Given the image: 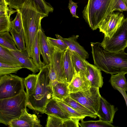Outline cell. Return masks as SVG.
I'll use <instances>...</instances> for the list:
<instances>
[{
    "instance_id": "cell-1",
    "label": "cell",
    "mask_w": 127,
    "mask_h": 127,
    "mask_svg": "<svg viewBox=\"0 0 127 127\" xmlns=\"http://www.w3.org/2000/svg\"><path fill=\"white\" fill-rule=\"evenodd\" d=\"M95 65L107 74L127 73V53L124 50L114 52L100 47V43L91 42Z\"/></svg>"
},
{
    "instance_id": "cell-2",
    "label": "cell",
    "mask_w": 127,
    "mask_h": 127,
    "mask_svg": "<svg viewBox=\"0 0 127 127\" xmlns=\"http://www.w3.org/2000/svg\"><path fill=\"white\" fill-rule=\"evenodd\" d=\"M19 10L21 15L26 50L32 58L33 46L36 36L45 16L38 12L32 0H27Z\"/></svg>"
},
{
    "instance_id": "cell-3",
    "label": "cell",
    "mask_w": 127,
    "mask_h": 127,
    "mask_svg": "<svg viewBox=\"0 0 127 127\" xmlns=\"http://www.w3.org/2000/svg\"><path fill=\"white\" fill-rule=\"evenodd\" d=\"M49 72V64H46L38 74L37 82L33 93L28 96L27 106L42 113H44L48 102L54 98Z\"/></svg>"
},
{
    "instance_id": "cell-4",
    "label": "cell",
    "mask_w": 127,
    "mask_h": 127,
    "mask_svg": "<svg viewBox=\"0 0 127 127\" xmlns=\"http://www.w3.org/2000/svg\"><path fill=\"white\" fill-rule=\"evenodd\" d=\"M117 0H88L83 13L86 22L92 30L98 28L102 21L112 13Z\"/></svg>"
},
{
    "instance_id": "cell-5",
    "label": "cell",
    "mask_w": 127,
    "mask_h": 127,
    "mask_svg": "<svg viewBox=\"0 0 127 127\" xmlns=\"http://www.w3.org/2000/svg\"><path fill=\"white\" fill-rule=\"evenodd\" d=\"M28 95L24 90L15 96L0 99V123L8 125L19 118L26 110Z\"/></svg>"
},
{
    "instance_id": "cell-6",
    "label": "cell",
    "mask_w": 127,
    "mask_h": 127,
    "mask_svg": "<svg viewBox=\"0 0 127 127\" xmlns=\"http://www.w3.org/2000/svg\"><path fill=\"white\" fill-rule=\"evenodd\" d=\"M100 46L107 51L118 52L127 47V17L110 38L104 37Z\"/></svg>"
},
{
    "instance_id": "cell-7",
    "label": "cell",
    "mask_w": 127,
    "mask_h": 127,
    "mask_svg": "<svg viewBox=\"0 0 127 127\" xmlns=\"http://www.w3.org/2000/svg\"><path fill=\"white\" fill-rule=\"evenodd\" d=\"M24 79L10 74L0 76V99L16 96L24 90Z\"/></svg>"
},
{
    "instance_id": "cell-8",
    "label": "cell",
    "mask_w": 127,
    "mask_h": 127,
    "mask_svg": "<svg viewBox=\"0 0 127 127\" xmlns=\"http://www.w3.org/2000/svg\"><path fill=\"white\" fill-rule=\"evenodd\" d=\"M99 89L91 87L84 91L70 93L69 96L97 115L101 97Z\"/></svg>"
},
{
    "instance_id": "cell-9",
    "label": "cell",
    "mask_w": 127,
    "mask_h": 127,
    "mask_svg": "<svg viewBox=\"0 0 127 127\" xmlns=\"http://www.w3.org/2000/svg\"><path fill=\"white\" fill-rule=\"evenodd\" d=\"M64 52L54 49L49 64V76L52 84L57 82H66L63 64Z\"/></svg>"
},
{
    "instance_id": "cell-10",
    "label": "cell",
    "mask_w": 127,
    "mask_h": 127,
    "mask_svg": "<svg viewBox=\"0 0 127 127\" xmlns=\"http://www.w3.org/2000/svg\"><path fill=\"white\" fill-rule=\"evenodd\" d=\"M125 19L122 13L113 12L101 22L98 28L99 31L104 34L105 37L110 38L120 27Z\"/></svg>"
},
{
    "instance_id": "cell-11",
    "label": "cell",
    "mask_w": 127,
    "mask_h": 127,
    "mask_svg": "<svg viewBox=\"0 0 127 127\" xmlns=\"http://www.w3.org/2000/svg\"><path fill=\"white\" fill-rule=\"evenodd\" d=\"M9 6L17 10L21 8L27 0H6ZM34 2L37 11L45 17H48L49 13L53 12L54 8L50 4L45 0H32Z\"/></svg>"
},
{
    "instance_id": "cell-12",
    "label": "cell",
    "mask_w": 127,
    "mask_h": 127,
    "mask_svg": "<svg viewBox=\"0 0 127 127\" xmlns=\"http://www.w3.org/2000/svg\"><path fill=\"white\" fill-rule=\"evenodd\" d=\"M8 126L10 127H41L40 120L35 114L29 113L27 110L18 118L12 121Z\"/></svg>"
},
{
    "instance_id": "cell-13",
    "label": "cell",
    "mask_w": 127,
    "mask_h": 127,
    "mask_svg": "<svg viewBox=\"0 0 127 127\" xmlns=\"http://www.w3.org/2000/svg\"><path fill=\"white\" fill-rule=\"evenodd\" d=\"M118 110L101 96L97 114L100 120L113 123L115 114Z\"/></svg>"
},
{
    "instance_id": "cell-14",
    "label": "cell",
    "mask_w": 127,
    "mask_h": 127,
    "mask_svg": "<svg viewBox=\"0 0 127 127\" xmlns=\"http://www.w3.org/2000/svg\"><path fill=\"white\" fill-rule=\"evenodd\" d=\"M90 83L85 74L76 73L68 85L70 93L83 92L91 87Z\"/></svg>"
},
{
    "instance_id": "cell-15",
    "label": "cell",
    "mask_w": 127,
    "mask_h": 127,
    "mask_svg": "<svg viewBox=\"0 0 127 127\" xmlns=\"http://www.w3.org/2000/svg\"><path fill=\"white\" fill-rule=\"evenodd\" d=\"M84 62L87 68L85 74L89 80L91 87L101 88L103 84V77L101 70L95 65L90 64L86 60Z\"/></svg>"
},
{
    "instance_id": "cell-16",
    "label": "cell",
    "mask_w": 127,
    "mask_h": 127,
    "mask_svg": "<svg viewBox=\"0 0 127 127\" xmlns=\"http://www.w3.org/2000/svg\"><path fill=\"white\" fill-rule=\"evenodd\" d=\"M46 127H79V121L77 118H70L64 119L58 116L48 114Z\"/></svg>"
},
{
    "instance_id": "cell-17",
    "label": "cell",
    "mask_w": 127,
    "mask_h": 127,
    "mask_svg": "<svg viewBox=\"0 0 127 127\" xmlns=\"http://www.w3.org/2000/svg\"><path fill=\"white\" fill-rule=\"evenodd\" d=\"M38 35L39 45L43 62L45 64H48L50 62L54 49L50 46L42 27L39 30Z\"/></svg>"
},
{
    "instance_id": "cell-18",
    "label": "cell",
    "mask_w": 127,
    "mask_h": 127,
    "mask_svg": "<svg viewBox=\"0 0 127 127\" xmlns=\"http://www.w3.org/2000/svg\"><path fill=\"white\" fill-rule=\"evenodd\" d=\"M8 49L21 64L23 68L29 69L34 73L39 71L34 63L32 59L29 57L26 50L21 51L18 50H14Z\"/></svg>"
},
{
    "instance_id": "cell-19",
    "label": "cell",
    "mask_w": 127,
    "mask_h": 127,
    "mask_svg": "<svg viewBox=\"0 0 127 127\" xmlns=\"http://www.w3.org/2000/svg\"><path fill=\"white\" fill-rule=\"evenodd\" d=\"M57 39L63 40L67 46L68 49L72 52L77 53L85 60L89 58V54L84 48L77 42L78 35H73L68 38H64L60 35L56 34Z\"/></svg>"
},
{
    "instance_id": "cell-20",
    "label": "cell",
    "mask_w": 127,
    "mask_h": 127,
    "mask_svg": "<svg viewBox=\"0 0 127 127\" xmlns=\"http://www.w3.org/2000/svg\"><path fill=\"white\" fill-rule=\"evenodd\" d=\"M72 51L68 48L64 52L63 64L65 77L66 82L69 84L76 72L71 59Z\"/></svg>"
},
{
    "instance_id": "cell-21",
    "label": "cell",
    "mask_w": 127,
    "mask_h": 127,
    "mask_svg": "<svg viewBox=\"0 0 127 127\" xmlns=\"http://www.w3.org/2000/svg\"><path fill=\"white\" fill-rule=\"evenodd\" d=\"M69 84L66 82H57L52 84L53 98L63 100L69 96Z\"/></svg>"
},
{
    "instance_id": "cell-22",
    "label": "cell",
    "mask_w": 127,
    "mask_h": 127,
    "mask_svg": "<svg viewBox=\"0 0 127 127\" xmlns=\"http://www.w3.org/2000/svg\"><path fill=\"white\" fill-rule=\"evenodd\" d=\"M44 113L47 115H53L64 119L70 118L64 112L54 98L48 102L45 109Z\"/></svg>"
},
{
    "instance_id": "cell-23",
    "label": "cell",
    "mask_w": 127,
    "mask_h": 127,
    "mask_svg": "<svg viewBox=\"0 0 127 127\" xmlns=\"http://www.w3.org/2000/svg\"><path fill=\"white\" fill-rule=\"evenodd\" d=\"M63 100L66 104L71 107L83 115L96 118L97 117L95 114L78 102L71 98L69 96Z\"/></svg>"
},
{
    "instance_id": "cell-24",
    "label": "cell",
    "mask_w": 127,
    "mask_h": 127,
    "mask_svg": "<svg viewBox=\"0 0 127 127\" xmlns=\"http://www.w3.org/2000/svg\"><path fill=\"white\" fill-rule=\"evenodd\" d=\"M125 74L123 73L111 74L109 82L114 89L120 88L126 92L127 91V82Z\"/></svg>"
},
{
    "instance_id": "cell-25",
    "label": "cell",
    "mask_w": 127,
    "mask_h": 127,
    "mask_svg": "<svg viewBox=\"0 0 127 127\" xmlns=\"http://www.w3.org/2000/svg\"><path fill=\"white\" fill-rule=\"evenodd\" d=\"M0 62L12 65H21L22 66L21 64L10 52L8 50L0 45Z\"/></svg>"
},
{
    "instance_id": "cell-26",
    "label": "cell",
    "mask_w": 127,
    "mask_h": 127,
    "mask_svg": "<svg viewBox=\"0 0 127 127\" xmlns=\"http://www.w3.org/2000/svg\"><path fill=\"white\" fill-rule=\"evenodd\" d=\"M16 12V10H13L9 6L5 13L0 15V32H9L11 28L10 16Z\"/></svg>"
},
{
    "instance_id": "cell-27",
    "label": "cell",
    "mask_w": 127,
    "mask_h": 127,
    "mask_svg": "<svg viewBox=\"0 0 127 127\" xmlns=\"http://www.w3.org/2000/svg\"><path fill=\"white\" fill-rule=\"evenodd\" d=\"M41 55L39 45L38 33L36 35L33 46L32 58L35 65L40 70L45 64L41 61Z\"/></svg>"
},
{
    "instance_id": "cell-28",
    "label": "cell",
    "mask_w": 127,
    "mask_h": 127,
    "mask_svg": "<svg viewBox=\"0 0 127 127\" xmlns=\"http://www.w3.org/2000/svg\"><path fill=\"white\" fill-rule=\"evenodd\" d=\"M9 32L18 50L21 51L26 50L23 29L18 33L11 28Z\"/></svg>"
},
{
    "instance_id": "cell-29",
    "label": "cell",
    "mask_w": 127,
    "mask_h": 127,
    "mask_svg": "<svg viewBox=\"0 0 127 127\" xmlns=\"http://www.w3.org/2000/svg\"><path fill=\"white\" fill-rule=\"evenodd\" d=\"M55 98L62 110L69 117L78 119L81 120L86 117L67 104L63 100Z\"/></svg>"
},
{
    "instance_id": "cell-30",
    "label": "cell",
    "mask_w": 127,
    "mask_h": 127,
    "mask_svg": "<svg viewBox=\"0 0 127 127\" xmlns=\"http://www.w3.org/2000/svg\"><path fill=\"white\" fill-rule=\"evenodd\" d=\"M71 59L76 73L82 72L85 74L87 72V68L84 60L76 53L72 52Z\"/></svg>"
},
{
    "instance_id": "cell-31",
    "label": "cell",
    "mask_w": 127,
    "mask_h": 127,
    "mask_svg": "<svg viewBox=\"0 0 127 127\" xmlns=\"http://www.w3.org/2000/svg\"><path fill=\"white\" fill-rule=\"evenodd\" d=\"M0 45L9 49L18 50L9 31L0 32Z\"/></svg>"
},
{
    "instance_id": "cell-32",
    "label": "cell",
    "mask_w": 127,
    "mask_h": 127,
    "mask_svg": "<svg viewBox=\"0 0 127 127\" xmlns=\"http://www.w3.org/2000/svg\"><path fill=\"white\" fill-rule=\"evenodd\" d=\"M38 77V74H29L24 79V83L26 89L28 96L33 93L35 88Z\"/></svg>"
},
{
    "instance_id": "cell-33",
    "label": "cell",
    "mask_w": 127,
    "mask_h": 127,
    "mask_svg": "<svg viewBox=\"0 0 127 127\" xmlns=\"http://www.w3.org/2000/svg\"><path fill=\"white\" fill-rule=\"evenodd\" d=\"M79 125L81 127H114L115 126L110 123L99 120L98 121H84L81 119Z\"/></svg>"
},
{
    "instance_id": "cell-34",
    "label": "cell",
    "mask_w": 127,
    "mask_h": 127,
    "mask_svg": "<svg viewBox=\"0 0 127 127\" xmlns=\"http://www.w3.org/2000/svg\"><path fill=\"white\" fill-rule=\"evenodd\" d=\"M23 68L21 65H13L0 62V76L13 73H16Z\"/></svg>"
},
{
    "instance_id": "cell-35",
    "label": "cell",
    "mask_w": 127,
    "mask_h": 127,
    "mask_svg": "<svg viewBox=\"0 0 127 127\" xmlns=\"http://www.w3.org/2000/svg\"><path fill=\"white\" fill-rule=\"evenodd\" d=\"M47 37L50 46L54 49L64 52L68 48L64 41L61 39H55L49 37Z\"/></svg>"
},
{
    "instance_id": "cell-36",
    "label": "cell",
    "mask_w": 127,
    "mask_h": 127,
    "mask_svg": "<svg viewBox=\"0 0 127 127\" xmlns=\"http://www.w3.org/2000/svg\"><path fill=\"white\" fill-rule=\"evenodd\" d=\"M17 13L15 19L11 21V28L17 32H19L23 29L21 13L20 11L16 10Z\"/></svg>"
},
{
    "instance_id": "cell-37",
    "label": "cell",
    "mask_w": 127,
    "mask_h": 127,
    "mask_svg": "<svg viewBox=\"0 0 127 127\" xmlns=\"http://www.w3.org/2000/svg\"><path fill=\"white\" fill-rule=\"evenodd\" d=\"M117 11L122 12L124 11H127V5L126 0H117V2L114 6L112 11Z\"/></svg>"
},
{
    "instance_id": "cell-38",
    "label": "cell",
    "mask_w": 127,
    "mask_h": 127,
    "mask_svg": "<svg viewBox=\"0 0 127 127\" xmlns=\"http://www.w3.org/2000/svg\"><path fill=\"white\" fill-rule=\"evenodd\" d=\"M77 3L74 2L72 0H69L68 7L72 15V16L79 18V17L76 15V9L78 7Z\"/></svg>"
},
{
    "instance_id": "cell-39",
    "label": "cell",
    "mask_w": 127,
    "mask_h": 127,
    "mask_svg": "<svg viewBox=\"0 0 127 127\" xmlns=\"http://www.w3.org/2000/svg\"><path fill=\"white\" fill-rule=\"evenodd\" d=\"M116 90L119 91L125 99L127 107V95L126 91L120 88H117Z\"/></svg>"
},
{
    "instance_id": "cell-40",
    "label": "cell",
    "mask_w": 127,
    "mask_h": 127,
    "mask_svg": "<svg viewBox=\"0 0 127 127\" xmlns=\"http://www.w3.org/2000/svg\"><path fill=\"white\" fill-rule=\"evenodd\" d=\"M0 5L6 7L8 5V3L6 0H0Z\"/></svg>"
},
{
    "instance_id": "cell-41",
    "label": "cell",
    "mask_w": 127,
    "mask_h": 127,
    "mask_svg": "<svg viewBox=\"0 0 127 127\" xmlns=\"http://www.w3.org/2000/svg\"><path fill=\"white\" fill-rule=\"evenodd\" d=\"M126 3L127 5V0H126Z\"/></svg>"
}]
</instances>
